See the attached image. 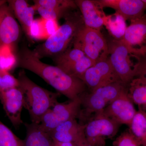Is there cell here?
<instances>
[{"mask_svg":"<svg viewBox=\"0 0 146 146\" xmlns=\"http://www.w3.org/2000/svg\"><path fill=\"white\" fill-rule=\"evenodd\" d=\"M17 63L20 68L39 76L70 100L79 98L86 91V86L80 79L68 74L57 66L43 63L26 45L19 51Z\"/></svg>","mask_w":146,"mask_h":146,"instance_id":"1","label":"cell"},{"mask_svg":"<svg viewBox=\"0 0 146 146\" xmlns=\"http://www.w3.org/2000/svg\"><path fill=\"white\" fill-rule=\"evenodd\" d=\"M65 18V22L57 31L33 50L39 59L44 57L53 58L63 53L84 26L81 13L78 11H73Z\"/></svg>","mask_w":146,"mask_h":146,"instance_id":"2","label":"cell"},{"mask_svg":"<svg viewBox=\"0 0 146 146\" xmlns=\"http://www.w3.org/2000/svg\"><path fill=\"white\" fill-rule=\"evenodd\" d=\"M18 79L25 97V108L27 110L32 123L39 124L47 111L57 102L59 93L48 91L28 77L24 71L19 73Z\"/></svg>","mask_w":146,"mask_h":146,"instance_id":"3","label":"cell"},{"mask_svg":"<svg viewBox=\"0 0 146 146\" xmlns=\"http://www.w3.org/2000/svg\"><path fill=\"white\" fill-rule=\"evenodd\" d=\"M127 87L117 82L101 86L90 93L85 92L80 97L83 109L79 117L88 121L94 115L102 112Z\"/></svg>","mask_w":146,"mask_h":146,"instance_id":"4","label":"cell"},{"mask_svg":"<svg viewBox=\"0 0 146 146\" xmlns=\"http://www.w3.org/2000/svg\"><path fill=\"white\" fill-rule=\"evenodd\" d=\"M108 44V58L122 83L127 86L136 76L141 58L131 54L121 40L113 39Z\"/></svg>","mask_w":146,"mask_h":146,"instance_id":"5","label":"cell"},{"mask_svg":"<svg viewBox=\"0 0 146 146\" xmlns=\"http://www.w3.org/2000/svg\"><path fill=\"white\" fill-rule=\"evenodd\" d=\"M74 47L81 50L95 63L108 57V42L100 31L84 26L73 41Z\"/></svg>","mask_w":146,"mask_h":146,"instance_id":"6","label":"cell"},{"mask_svg":"<svg viewBox=\"0 0 146 146\" xmlns=\"http://www.w3.org/2000/svg\"><path fill=\"white\" fill-rule=\"evenodd\" d=\"M80 79L91 91L110 84L121 82L108 58L95 63L86 71Z\"/></svg>","mask_w":146,"mask_h":146,"instance_id":"7","label":"cell"},{"mask_svg":"<svg viewBox=\"0 0 146 146\" xmlns=\"http://www.w3.org/2000/svg\"><path fill=\"white\" fill-rule=\"evenodd\" d=\"M130 21L121 40L131 54L143 57L146 55V14Z\"/></svg>","mask_w":146,"mask_h":146,"instance_id":"8","label":"cell"},{"mask_svg":"<svg viewBox=\"0 0 146 146\" xmlns=\"http://www.w3.org/2000/svg\"><path fill=\"white\" fill-rule=\"evenodd\" d=\"M121 125L101 112L94 115L85 123V136L89 141H105L106 138L114 137Z\"/></svg>","mask_w":146,"mask_h":146,"instance_id":"9","label":"cell"},{"mask_svg":"<svg viewBox=\"0 0 146 146\" xmlns=\"http://www.w3.org/2000/svg\"><path fill=\"white\" fill-rule=\"evenodd\" d=\"M20 35L19 25L6 1L0 6V48L7 47L14 52Z\"/></svg>","mask_w":146,"mask_h":146,"instance_id":"10","label":"cell"},{"mask_svg":"<svg viewBox=\"0 0 146 146\" xmlns=\"http://www.w3.org/2000/svg\"><path fill=\"white\" fill-rule=\"evenodd\" d=\"M102 112L121 125H130L137 111L128 96L127 87Z\"/></svg>","mask_w":146,"mask_h":146,"instance_id":"11","label":"cell"},{"mask_svg":"<svg viewBox=\"0 0 146 146\" xmlns=\"http://www.w3.org/2000/svg\"><path fill=\"white\" fill-rule=\"evenodd\" d=\"M0 101L7 116L15 127L23 123L21 114L25 108L23 92L19 86L0 93Z\"/></svg>","mask_w":146,"mask_h":146,"instance_id":"12","label":"cell"},{"mask_svg":"<svg viewBox=\"0 0 146 146\" xmlns=\"http://www.w3.org/2000/svg\"><path fill=\"white\" fill-rule=\"evenodd\" d=\"M97 2L102 8L115 9L125 21L141 18L146 10L143 0H99Z\"/></svg>","mask_w":146,"mask_h":146,"instance_id":"13","label":"cell"},{"mask_svg":"<svg viewBox=\"0 0 146 146\" xmlns=\"http://www.w3.org/2000/svg\"><path fill=\"white\" fill-rule=\"evenodd\" d=\"M74 1L80 11L85 26L101 31L105 24L107 15L97 1L76 0Z\"/></svg>","mask_w":146,"mask_h":146,"instance_id":"14","label":"cell"},{"mask_svg":"<svg viewBox=\"0 0 146 146\" xmlns=\"http://www.w3.org/2000/svg\"><path fill=\"white\" fill-rule=\"evenodd\" d=\"M7 2L25 33L29 36L36 11L33 5H29L25 0H9Z\"/></svg>","mask_w":146,"mask_h":146,"instance_id":"15","label":"cell"},{"mask_svg":"<svg viewBox=\"0 0 146 146\" xmlns=\"http://www.w3.org/2000/svg\"><path fill=\"white\" fill-rule=\"evenodd\" d=\"M50 109L59 125L61 123L79 117L81 110V100L79 97L68 103L57 102Z\"/></svg>","mask_w":146,"mask_h":146,"instance_id":"16","label":"cell"},{"mask_svg":"<svg viewBox=\"0 0 146 146\" xmlns=\"http://www.w3.org/2000/svg\"><path fill=\"white\" fill-rule=\"evenodd\" d=\"M26 136L24 146H53V139L50 133L44 130L39 124L32 123L26 125Z\"/></svg>","mask_w":146,"mask_h":146,"instance_id":"17","label":"cell"},{"mask_svg":"<svg viewBox=\"0 0 146 146\" xmlns=\"http://www.w3.org/2000/svg\"><path fill=\"white\" fill-rule=\"evenodd\" d=\"M127 94L139 110L146 111V78L143 76L134 78L127 87Z\"/></svg>","mask_w":146,"mask_h":146,"instance_id":"18","label":"cell"},{"mask_svg":"<svg viewBox=\"0 0 146 146\" xmlns=\"http://www.w3.org/2000/svg\"><path fill=\"white\" fill-rule=\"evenodd\" d=\"M129 127V130L141 145L146 146V111L138 110Z\"/></svg>","mask_w":146,"mask_h":146,"instance_id":"19","label":"cell"},{"mask_svg":"<svg viewBox=\"0 0 146 146\" xmlns=\"http://www.w3.org/2000/svg\"><path fill=\"white\" fill-rule=\"evenodd\" d=\"M85 125L74 129L60 132H51L50 134L54 141L60 143L77 144L86 139Z\"/></svg>","mask_w":146,"mask_h":146,"instance_id":"20","label":"cell"},{"mask_svg":"<svg viewBox=\"0 0 146 146\" xmlns=\"http://www.w3.org/2000/svg\"><path fill=\"white\" fill-rule=\"evenodd\" d=\"M125 21L122 16L116 12L107 16L104 26L114 39L120 40L122 39L127 27Z\"/></svg>","mask_w":146,"mask_h":146,"instance_id":"21","label":"cell"},{"mask_svg":"<svg viewBox=\"0 0 146 146\" xmlns=\"http://www.w3.org/2000/svg\"><path fill=\"white\" fill-rule=\"evenodd\" d=\"M85 56L81 50L73 47L72 48L68 49L63 53L53 58V59L56 66L62 68L78 61Z\"/></svg>","mask_w":146,"mask_h":146,"instance_id":"22","label":"cell"},{"mask_svg":"<svg viewBox=\"0 0 146 146\" xmlns=\"http://www.w3.org/2000/svg\"><path fill=\"white\" fill-rule=\"evenodd\" d=\"M34 6L71 12L77 8L74 1L71 0H35Z\"/></svg>","mask_w":146,"mask_h":146,"instance_id":"23","label":"cell"},{"mask_svg":"<svg viewBox=\"0 0 146 146\" xmlns=\"http://www.w3.org/2000/svg\"><path fill=\"white\" fill-rule=\"evenodd\" d=\"M95 63L85 56L78 61L61 69L68 74L80 79L86 71Z\"/></svg>","mask_w":146,"mask_h":146,"instance_id":"24","label":"cell"},{"mask_svg":"<svg viewBox=\"0 0 146 146\" xmlns=\"http://www.w3.org/2000/svg\"><path fill=\"white\" fill-rule=\"evenodd\" d=\"M0 146H24L23 141L18 138L1 121Z\"/></svg>","mask_w":146,"mask_h":146,"instance_id":"25","label":"cell"},{"mask_svg":"<svg viewBox=\"0 0 146 146\" xmlns=\"http://www.w3.org/2000/svg\"><path fill=\"white\" fill-rule=\"evenodd\" d=\"M17 63V59L13 51L7 47L0 48V69L9 71Z\"/></svg>","mask_w":146,"mask_h":146,"instance_id":"26","label":"cell"},{"mask_svg":"<svg viewBox=\"0 0 146 146\" xmlns=\"http://www.w3.org/2000/svg\"><path fill=\"white\" fill-rule=\"evenodd\" d=\"M19 81L9 71L0 69V93L19 87Z\"/></svg>","mask_w":146,"mask_h":146,"instance_id":"27","label":"cell"},{"mask_svg":"<svg viewBox=\"0 0 146 146\" xmlns=\"http://www.w3.org/2000/svg\"><path fill=\"white\" fill-rule=\"evenodd\" d=\"M29 36L36 40L48 39L45 32L43 18L34 20L31 27Z\"/></svg>","mask_w":146,"mask_h":146,"instance_id":"28","label":"cell"},{"mask_svg":"<svg viewBox=\"0 0 146 146\" xmlns=\"http://www.w3.org/2000/svg\"><path fill=\"white\" fill-rule=\"evenodd\" d=\"M113 146H142L129 130L121 133L114 141Z\"/></svg>","mask_w":146,"mask_h":146,"instance_id":"29","label":"cell"},{"mask_svg":"<svg viewBox=\"0 0 146 146\" xmlns=\"http://www.w3.org/2000/svg\"><path fill=\"white\" fill-rule=\"evenodd\" d=\"M44 19V18H43ZM44 25L47 38L55 33L59 27L57 20H46L44 19Z\"/></svg>","mask_w":146,"mask_h":146,"instance_id":"30","label":"cell"},{"mask_svg":"<svg viewBox=\"0 0 146 146\" xmlns=\"http://www.w3.org/2000/svg\"><path fill=\"white\" fill-rule=\"evenodd\" d=\"M138 76H143L146 78V55L141 57V61L137 70L136 77Z\"/></svg>","mask_w":146,"mask_h":146,"instance_id":"31","label":"cell"},{"mask_svg":"<svg viewBox=\"0 0 146 146\" xmlns=\"http://www.w3.org/2000/svg\"><path fill=\"white\" fill-rule=\"evenodd\" d=\"M105 144L100 143L94 141H89L86 139L76 144L75 146H105Z\"/></svg>","mask_w":146,"mask_h":146,"instance_id":"32","label":"cell"},{"mask_svg":"<svg viewBox=\"0 0 146 146\" xmlns=\"http://www.w3.org/2000/svg\"><path fill=\"white\" fill-rule=\"evenodd\" d=\"M54 141L53 146H75L76 144L73 143H60Z\"/></svg>","mask_w":146,"mask_h":146,"instance_id":"33","label":"cell"},{"mask_svg":"<svg viewBox=\"0 0 146 146\" xmlns=\"http://www.w3.org/2000/svg\"><path fill=\"white\" fill-rule=\"evenodd\" d=\"M7 1H3V0H1V1H0V6L2 5L3 3H5V2H6Z\"/></svg>","mask_w":146,"mask_h":146,"instance_id":"34","label":"cell"},{"mask_svg":"<svg viewBox=\"0 0 146 146\" xmlns=\"http://www.w3.org/2000/svg\"><path fill=\"white\" fill-rule=\"evenodd\" d=\"M143 1L145 3V4H146V0H143Z\"/></svg>","mask_w":146,"mask_h":146,"instance_id":"35","label":"cell"}]
</instances>
